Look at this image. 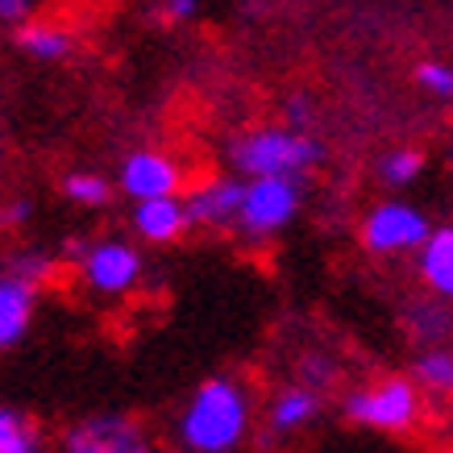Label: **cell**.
<instances>
[{"label": "cell", "mask_w": 453, "mask_h": 453, "mask_svg": "<svg viewBox=\"0 0 453 453\" xmlns=\"http://www.w3.org/2000/svg\"><path fill=\"white\" fill-rule=\"evenodd\" d=\"M254 433V391L237 374H212L196 387L175 420L183 453H237Z\"/></svg>", "instance_id": "6da1fadb"}, {"label": "cell", "mask_w": 453, "mask_h": 453, "mask_svg": "<svg viewBox=\"0 0 453 453\" xmlns=\"http://www.w3.org/2000/svg\"><path fill=\"white\" fill-rule=\"evenodd\" d=\"M320 158H325V146L312 134H300L288 125H258L229 142V166L237 171V179H296L300 183Z\"/></svg>", "instance_id": "7a4b0ae2"}, {"label": "cell", "mask_w": 453, "mask_h": 453, "mask_svg": "<svg viewBox=\"0 0 453 453\" xmlns=\"http://www.w3.org/2000/svg\"><path fill=\"white\" fill-rule=\"evenodd\" d=\"M342 412L354 428L383 433V437H408L425 425V391L408 374H383V379L345 391Z\"/></svg>", "instance_id": "3957f363"}, {"label": "cell", "mask_w": 453, "mask_h": 453, "mask_svg": "<svg viewBox=\"0 0 453 453\" xmlns=\"http://www.w3.org/2000/svg\"><path fill=\"white\" fill-rule=\"evenodd\" d=\"M303 204V188L296 179H246V196H242V208H237L234 229L246 242L262 246L275 234H283L296 212Z\"/></svg>", "instance_id": "277c9868"}, {"label": "cell", "mask_w": 453, "mask_h": 453, "mask_svg": "<svg viewBox=\"0 0 453 453\" xmlns=\"http://www.w3.org/2000/svg\"><path fill=\"white\" fill-rule=\"evenodd\" d=\"M437 225L428 220L425 208L408 204V200H383L362 217L357 242L379 254V258H399V254H420Z\"/></svg>", "instance_id": "5b68a950"}, {"label": "cell", "mask_w": 453, "mask_h": 453, "mask_svg": "<svg viewBox=\"0 0 453 453\" xmlns=\"http://www.w3.org/2000/svg\"><path fill=\"white\" fill-rule=\"evenodd\" d=\"M142 262L138 246H129L121 237H104V242H92L88 254L80 262V283L92 296H104V300H117V296H129V291L142 283Z\"/></svg>", "instance_id": "8992f818"}, {"label": "cell", "mask_w": 453, "mask_h": 453, "mask_svg": "<svg viewBox=\"0 0 453 453\" xmlns=\"http://www.w3.org/2000/svg\"><path fill=\"white\" fill-rule=\"evenodd\" d=\"M117 188H121L134 204H146V200H171V196L188 192V175H183V163L166 150H129L121 158V171H117Z\"/></svg>", "instance_id": "52a82bcc"}, {"label": "cell", "mask_w": 453, "mask_h": 453, "mask_svg": "<svg viewBox=\"0 0 453 453\" xmlns=\"http://www.w3.org/2000/svg\"><path fill=\"white\" fill-rule=\"evenodd\" d=\"M63 453H158L154 437L142 420L125 412H96L83 416L80 425L63 433Z\"/></svg>", "instance_id": "ba28073f"}, {"label": "cell", "mask_w": 453, "mask_h": 453, "mask_svg": "<svg viewBox=\"0 0 453 453\" xmlns=\"http://www.w3.org/2000/svg\"><path fill=\"white\" fill-rule=\"evenodd\" d=\"M242 196H246V179H237V175H217V179L196 183V188L183 192L188 225L192 229H234Z\"/></svg>", "instance_id": "9c48e42d"}, {"label": "cell", "mask_w": 453, "mask_h": 453, "mask_svg": "<svg viewBox=\"0 0 453 453\" xmlns=\"http://www.w3.org/2000/svg\"><path fill=\"white\" fill-rule=\"evenodd\" d=\"M320 412H325V395L296 379L266 399V433L271 437H300L303 428H312L320 420Z\"/></svg>", "instance_id": "30bf717a"}, {"label": "cell", "mask_w": 453, "mask_h": 453, "mask_svg": "<svg viewBox=\"0 0 453 453\" xmlns=\"http://www.w3.org/2000/svg\"><path fill=\"white\" fill-rule=\"evenodd\" d=\"M34 312H38V288L17 279L13 271H0V354L26 342Z\"/></svg>", "instance_id": "8fae6325"}, {"label": "cell", "mask_w": 453, "mask_h": 453, "mask_svg": "<svg viewBox=\"0 0 453 453\" xmlns=\"http://www.w3.org/2000/svg\"><path fill=\"white\" fill-rule=\"evenodd\" d=\"M134 234L150 246H175L179 237L188 234V208H183V196H171V200H146V204H134Z\"/></svg>", "instance_id": "7c38bea8"}, {"label": "cell", "mask_w": 453, "mask_h": 453, "mask_svg": "<svg viewBox=\"0 0 453 453\" xmlns=\"http://www.w3.org/2000/svg\"><path fill=\"white\" fill-rule=\"evenodd\" d=\"M416 271L433 300L453 303V225H437L428 234L425 250L416 254Z\"/></svg>", "instance_id": "4fadbf2b"}, {"label": "cell", "mask_w": 453, "mask_h": 453, "mask_svg": "<svg viewBox=\"0 0 453 453\" xmlns=\"http://www.w3.org/2000/svg\"><path fill=\"white\" fill-rule=\"evenodd\" d=\"M420 391L437 399H453V345H428L412 357V374H408Z\"/></svg>", "instance_id": "5bb4252c"}, {"label": "cell", "mask_w": 453, "mask_h": 453, "mask_svg": "<svg viewBox=\"0 0 453 453\" xmlns=\"http://www.w3.org/2000/svg\"><path fill=\"white\" fill-rule=\"evenodd\" d=\"M71 46H75V38H71L63 26H55V21H29V26L17 29V50L29 58H38V63L67 58Z\"/></svg>", "instance_id": "9a60e30c"}, {"label": "cell", "mask_w": 453, "mask_h": 453, "mask_svg": "<svg viewBox=\"0 0 453 453\" xmlns=\"http://www.w3.org/2000/svg\"><path fill=\"white\" fill-rule=\"evenodd\" d=\"M403 325H408V333L420 342V349H428V345L449 342L453 316H449V308H445V300H420L403 312Z\"/></svg>", "instance_id": "2e32d148"}, {"label": "cell", "mask_w": 453, "mask_h": 453, "mask_svg": "<svg viewBox=\"0 0 453 453\" xmlns=\"http://www.w3.org/2000/svg\"><path fill=\"white\" fill-rule=\"evenodd\" d=\"M0 453H42V425L9 403H0Z\"/></svg>", "instance_id": "e0dca14e"}, {"label": "cell", "mask_w": 453, "mask_h": 453, "mask_svg": "<svg viewBox=\"0 0 453 453\" xmlns=\"http://www.w3.org/2000/svg\"><path fill=\"white\" fill-rule=\"evenodd\" d=\"M58 192L80 208H104L112 196V183L104 175H96V171H67L63 183H58Z\"/></svg>", "instance_id": "ac0fdd59"}, {"label": "cell", "mask_w": 453, "mask_h": 453, "mask_svg": "<svg viewBox=\"0 0 453 453\" xmlns=\"http://www.w3.org/2000/svg\"><path fill=\"white\" fill-rule=\"evenodd\" d=\"M420 171H425V154L420 150H391L383 154V163H379V175H383L387 188H408V183H416L420 179Z\"/></svg>", "instance_id": "d6986e66"}, {"label": "cell", "mask_w": 453, "mask_h": 453, "mask_svg": "<svg viewBox=\"0 0 453 453\" xmlns=\"http://www.w3.org/2000/svg\"><path fill=\"white\" fill-rule=\"evenodd\" d=\"M9 271H13L17 279H26V283H34V288L42 291V283H50V279L58 275V258H55V254H46V250H21Z\"/></svg>", "instance_id": "ffe728a7"}, {"label": "cell", "mask_w": 453, "mask_h": 453, "mask_svg": "<svg viewBox=\"0 0 453 453\" xmlns=\"http://www.w3.org/2000/svg\"><path fill=\"white\" fill-rule=\"evenodd\" d=\"M416 83L425 88L428 96L453 100V67H449V63H437V58L420 63V67H416Z\"/></svg>", "instance_id": "44dd1931"}, {"label": "cell", "mask_w": 453, "mask_h": 453, "mask_svg": "<svg viewBox=\"0 0 453 453\" xmlns=\"http://www.w3.org/2000/svg\"><path fill=\"white\" fill-rule=\"evenodd\" d=\"M333 379H337V366H333L325 354H308L300 362V383L312 387V391H325V387H333Z\"/></svg>", "instance_id": "7402d4cb"}, {"label": "cell", "mask_w": 453, "mask_h": 453, "mask_svg": "<svg viewBox=\"0 0 453 453\" xmlns=\"http://www.w3.org/2000/svg\"><path fill=\"white\" fill-rule=\"evenodd\" d=\"M283 117H288V129H300V134H308V125L316 121V109H312V100L303 96V92H296V96L283 104Z\"/></svg>", "instance_id": "603a6c76"}, {"label": "cell", "mask_w": 453, "mask_h": 453, "mask_svg": "<svg viewBox=\"0 0 453 453\" xmlns=\"http://www.w3.org/2000/svg\"><path fill=\"white\" fill-rule=\"evenodd\" d=\"M196 13H200V0H163V9H158V17H166L171 26H183Z\"/></svg>", "instance_id": "cb8c5ba5"}, {"label": "cell", "mask_w": 453, "mask_h": 453, "mask_svg": "<svg viewBox=\"0 0 453 453\" xmlns=\"http://www.w3.org/2000/svg\"><path fill=\"white\" fill-rule=\"evenodd\" d=\"M34 17V0H0V21L4 26H26Z\"/></svg>", "instance_id": "d4e9b609"}, {"label": "cell", "mask_w": 453, "mask_h": 453, "mask_svg": "<svg viewBox=\"0 0 453 453\" xmlns=\"http://www.w3.org/2000/svg\"><path fill=\"white\" fill-rule=\"evenodd\" d=\"M29 217H34V204H29V200H13V204H4V212H0V225H4V229H17V225H26Z\"/></svg>", "instance_id": "484cf974"}, {"label": "cell", "mask_w": 453, "mask_h": 453, "mask_svg": "<svg viewBox=\"0 0 453 453\" xmlns=\"http://www.w3.org/2000/svg\"><path fill=\"white\" fill-rule=\"evenodd\" d=\"M88 246H92L88 237H67V242H63V262H75V266H80L83 254H88Z\"/></svg>", "instance_id": "4316f807"}, {"label": "cell", "mask_w": 453, "mask_h": 453, "mask_svg": "<svg viewBox=\"0 0 453 453\" xmlns=\"http://www.w3.org/2000/svg\"><path fill=\"white\" fill-rule=\"evenodd\" d=\"M445 453H453V449H445Z\"/></svg>", "instance_id": "83f0119b"}, {"label": "cell", "mask_w": 453, "mask_h": 453, "mask_svg": "<svg viewBox=\"0 0 453 453\" xmlns=\"http://www.w3.org/2000/svg\"><path fill=\"white\" fill-rule=\"evenodd\" d=\"M449 163H453V158H449Z\"/></svg>", "instance_id": "f1b7e54d"}]
</instances>
